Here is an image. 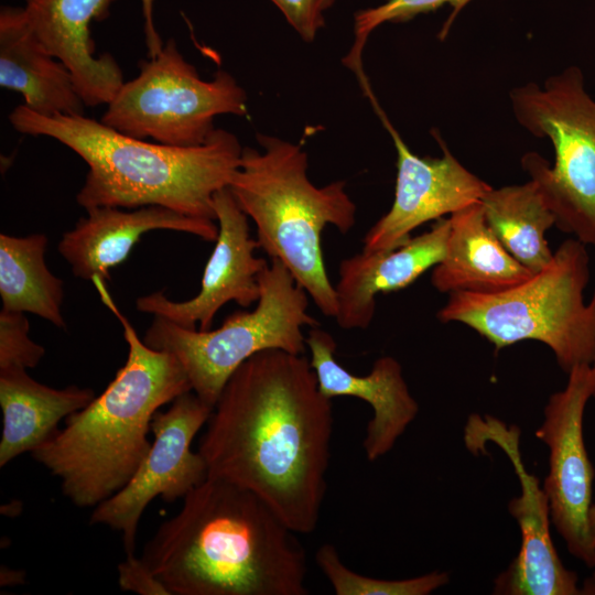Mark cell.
Returning <instances> with one entry per match:
<instances>
[{
  "instance_id": "3",
  "label": "cell",
  "mask_w": 595,
  "mask_h": 595,
  "mask_svg": "<svg viewBox=\"0 0 595 595\" xmlns=\"http://www.w3.org/2000/svg\"><path fill=\"white\" fill-rule=\"evenodd\" d=\"M9 121L21 133L60 141L87 163L76 195L86 210L156 205L216 220L214 194L229 186L242 151L235 134L217 128L205 143L183 148L147 142L84 115L42 116L23 104Z\"/></svg>"
},
{
  "instance_id": "4",
  "label": "cell",
  "mask_w": 595,
  "mask_h": 595,
  "mask_svg": "<svg viewBox=\"0 0 595 595\" xmlns=\"http://www.w3.org/2000/svg\"><path fill=\"white\" fill-rule=\"evenodd\" d=\"M95 286L122 325L127 360L102 393L68 415L63 429L31 452L80 508L96 507L126 486L151 447L148 433L155 412L192 390L178 359L149 347L105 283Z\"/></svg>"
},
{
  "instance_id": "17",
  "label": "cell",
  "mask_w": 595,
  "mask_h": 595,
  "mask_svg": "<svg viewBox=\"0 0 595 595\" xmlns=\"http://www.w3.org/2000/svg\"><path fill=\"white\" fill-rule=\"evenodd\" d=\"M116 0H25L29 23L44 47L71 72L86 106L108 105L123 85L119 64L95 55L90 23L108 15Z\"/></svg>"
},
{
  "instance_id": "7",
  "label": "cell",
  "mask_w": 595,
  "mask_h": 595,
  "mask_svg": "<svg viewBox=\"0 0 595 595\" xmlns=\"http://www.w3.org/2000/svg\"><path fill=\"white\" fill-rule=\"evenodd\" d=\"M516 120L554 149L551 166L528 152L521 166L555 217V226L591 246L595 256V100L583 72L569 66L543 85L527 83L509 93Z\"/></svg>"
},
{
  "instance_id": "11",
  "label": "cell",
  "mask_w": 595,
  "mask_h": 595,
  "mask_svg": "<svg viewBox=\"0 0 595 595\" xmlns=\"http://www.w3.org/2000/svg\"><path fill=\"white\" fill-rule=\"evenodd\" d=\"M563 390L552 393L536 436L549 448V473L542 488L551 521L569 552L587 567H595V543L588 524L594 468L584 436V411L595 398V368L582 364L569 371Z\"/></svg>"
},
{
  "instance_id": "32",
  "label": "cell",
  "mask_w": 595,
  "mask_h": 595,
  "mask_svg": "<svg viewBox=\"0 0 595 595\" xmlns=\"http://www.w3.org/2000/svg\"><path fill=\"white\" fill-rule=\"evenodd\" d=\"M592 365H593V366H594V368H595V356H594V359H593V363H592Z\"/></svg>"
},
{
  "instance_id": "20",
  "label": "cell",
  "mask_w": 595,
  "mask_h": 595,
  "mask_svg": "<svg viewBox=\"0 0 595 595\" xmlns=\"http://www.w3.org/2000/svg\"><path fill=\"white\" fill-rule=\"evenodd\" d=\"M448 220L445 253L431 274V283L439 292L496 293L533 274L491 231L480 202L453 213Z\"/></svg>"
},
{
  "instance_id": "26",
  "label": "cell",
  "mask_w": 595,
  "mask_h": 595,
  "mask_svg": "<svg viewBox=\"0 0 595 595\" xmlns=\"http://www.w3.org/2000/svg\"><path fill=\"white\" fill-rule=\"evenodd\" d=\"M30 324L24 313L0 312V369L34 368L45 354L42 345L29 336Z\"/></svg>"
},
{
  "instance_id": "27",
  "label": "cell",
  "mask_w": 595,
  "mask_h": 595,
  "mask_svg": "<svg viewBox=\"0 0 595 595\" xmlns=\"http://www.w3.org/2000/svg\"><path fill=\"white\" fill-rule=\"evenodd\" d=\"M305 42H312L324 26L320 0H271Z\"/></svg>"
},
{
  "instance_id": "18",
  "label": "cell",
  "mask_w": 595,
  "mask_h": 595,
  "mask_svg": "<svg viewBox=\"0 0 595 595\" xmlns=\"http://www.w3.org/2000/svg\"><path fill=\"white\" fill-rule=\"evenodd\" d=\"M448 218L403 245L381 251L364 250L343 259L335 288L337 325L344 329L367 328L376 312V296L396 292L415 282L444 257Z\"/></svg>"
},
{
  "instance_id": "12",
  "label": "cell",
  "mask_w": 595,
  "mask_h": 595,
  "mask_svg": "<svg viewBox=\"0 0 595 595\" xmlns=\"http://www.w3.org/2000/svg\"><path fill=\"white\" fill-rule=\"evenodd\" d=\"M520 430L491 416L472 414L465 425L467 448L477 453L488 442L507 455L520 483V495L508 504L520 530V548L509 566L494 581L499 595H577V574L559 558L550 533V507L539 479L530 474L520 452Z\"/></svg>"
},
{
  "instance_id": "6",
  "label": "cell",
  "mask_w": 595,
  "mask_h": 595,
  "mask_svg": "<svg viewBox=\"0 0 595 595\" xmlns=\"http://www.w3.org/2000/svg\"><path fill=\"white\" fill-rule=\"evenodd\" d=\"M589 278L587 246L569 238L526 281L496 293H450L436 317L470 327L496 353L519 342H540L569 374L595 356V291L589 302L584 299Z\"/></svg>"
},
{
  "instance_id": "14",
  "label": "cell",
  "mask_w": 595,
  "mask_h": 595,
  "mask_svg": "<svg viewBox=\"0 0 595 595\" xmlns=\"http://www.w3.org/2000/svg\"><path fill=\"white\" fill-rule=\"evenodd\" d=\"M218 236L205 266L201 290L194 298L176 302L163 290L136 300L138 311L164 317L186 328L208 331L215 315L228 302L248 307L258 302V275L267 260L255 256L259 248L250 237L248 216L237 204L229 187L213 198Z\"/></svg>"
},
{
  "instance_id": "25",
  "label": "cell",
  "mask_w": 595,
  "mask_h": 595,
  "mask_svg": "<svg viewBox=\"0 0 595 595\" xmlns=\"http://www.w3.org/2000/svg\"><path fill=\"white\" fill-rule=\"evenodd\" d=\"M472 0H386L383 3L359 10L354 17V42L348 54L343 58L346 67L351 69L357 78L366 74L363 69V51L371 32L383 23L407 22L419 14L429 13L450 4L451 13L440 30L439 39L444 41L461 11Z\"/></svg>"
},
{
  "instance_id": "10",
  "label": "cell",
  "mask_w": 595,
  "mask_h": 595,
  "mask_svg": "<svg viewBox=\"0 0 595 595\" xmlns=\"http://www.w3.org/2000/svg\"><path fill=\"white\" fill-rule=\"evenodd\" d=\"M213 409L191 390L166 411H156L151 422L154 440L140 466L125 487L94 507L90 524L121 532L127 556L134 555L139 521L152 499H183L207 478L206 463L191 445Z\"/></svg>"
},
{
  "instance_id": "33",
  "label": "cell",
  "mask_w": 595,
  "mask_h": 595,
  "mask_svg": "<svg viewBox=\"0 0 595 595\" xmlns=\"http://www.w3.org/2000/svg\"><path fill=\"white\" fill-rule=\"evenodd\" d=\"M593 583L595 584V572H594V575H593Z\"/></svg>"
},
{
  "instance_id": "22",
  "label": "cell",
  "mask_w": 595,
  "mask_h": 595,
  "mask_svg": "<svg viewBox=\"0 0 595 595\" xmlns=\"http://www.w3.org/2000/svg\"><path fill=\"white\" fill-rule=\"evenodd\" d=\"M485 219L507 251L533 274L553 258L547 231L555 217L537 184L491 187L480 199Z\"/></svg>"
},
{
  "instance_id": "31",
  "label": "cell",
  "mask_w": 595,
  "mask_h": 595,
  "mask_svg": "<svg viewBox=\"0 0 595 595\" xmlns=\"http://www.w3.org/2000/svg\"><path fill=\"white\" fill-rule=\"evenodd\" d=\"M333 3H334V0H320V7H321L323 12L326 9H328Z\"/></svg>"
},
{
  "instance_id": "29",
  "label": "cell",
  "mask_w": 595,
  "mask_h": 595,
  "mask_svg": "<svg viewBox=\"0 0 595 595\" xmlns=\"http://www.w3.org/2000/svg\"><path fill=\"white\" fill-rule=\"evenodd\" d=\"M143 14V31L145 36V44L148 48L149 57L156 56L164 46L160 34L158 33L154 19H153V6L154 0H140Z\"/></svg>"
},
{
  "instance_id": "13",
  "label": "cell",
  "mask_w": 595,
  "mask_h": 595,
  "mask_svg": "<svg viewBox=\"0 0 595 595\" xmlns=\"http://www.w3.org/2000/svg\"><path fill=\"white\" fill-rule=\"evenodd\" d=\"M366 96L393 141L397 178L392 205L366 232L364 250H390L407 242L421 225L480 202L491 186L453 155L437 130L431 132L442 155L414 154L388 119L374 91Z\"/></svg>"
},
{
  "instance_id": "24",
  "label": "cell",
  "mask_w": 595,
  "mask_h": 595,
  "mask_svg": "<svg viewBox=\"0 0 595 595\" xmlns=\"http://www.w3.org/2000/svg\"><path fill=\"white\" fill-rule=\"evenodd\" d=\"M315 562L336 595H429L450 582L447 572H431L404 580H382L349 569L332 543L322 544Z\"/></svg>"
},
{
  "instance_id": "8",
  "label": "cell",
  "mask_w": 595,
  "mask_h": 595,
  "mask_svg": "<svg viewBox=\"0 0 595 595\" xmlns=\"http://www.w3.org/2000/svg\"><path fill=\"white\" fill-rule=\"evenodd\" d=\"M260 294L252 311H236L216 329L199 331L154 316L143 342L173 354L192 390L214 408L234 371L253 355L281 349L303 355L304 326H318L309 312V294L288 268L271 259L258 275Z\"/></svg>"
},
{
  "instance_id": "9",
  "label": "cell",
  "mask_w": 595,
  "mask_h": 595,
  "mask_svg": "<svg viewBox=\"0 0 595 595\" xmlns=\"http://www.w3.org/2000/svg\"><path fill=\"white\" fill-rule=\"evenodd\" d=\"M223 113L246 115V91L226 71L203 80L170 39L123 83L100 121L127 136L187 148L205 143Z\"/></svg>"
},
{
  "instance_id": "15",
  "label": "cell",
  "mask_w": 595,
  "mask_h": 595,
  "mask_svg": "<svg viewBox=\"0 0 595 595\" xmlns=\"http://www.w3.org/2000/svg\"><path fill=\"white\" fill-rule=\"evenodd\" d=\"M305 343L318 389L326 398L354 397L371 407L363 441L366 458L375 462L389 453L419 412L400 363L383 356L375 360L368 375L358 376L337 361L336 342L328 332L311 327Z\"/></svg>"
},
{
  "instance_id": "16",
  "label": "cell",
  "mask_w": 595,
  "mask_h": 595,
  "mask_svg": "<svg viewBox=\"0 0 595 595\" xmlns=\"http://www.w3.org/2000/svg\"><path fill=\"white\" fill-rule=\"evenodd\" d=\"M86 212L87 216L63 235L57 249L75 277L93 283L111 280L110 270L125 262L134 245L151 230L186 232L207 241H215L218 236L215 220L191 217L163 206L128 210L99 206Z\"/></svg>"
},
{
  "instance_id": "30",
  "label": "cell",
  "mask_w": 595,
  "mask_h": 595,
  "mask_svg": "<svg viewBox=\"0 0 595 595\" xmlns=\"http://www.w3.org/2000/svg\"><path fill=\"white\" fill-rule=\"evenodd\" d=\"M588 524H589V530H591L592 538H593L594 543H595V502L592 504V506L589 508Z\"/></svg>"
},
{
  "instance_id": "21",
  "label": "cell",
  "mask_w": 595,
  "mask_h": 595,
  "mask_svg": "<svg viewBox=\"0 0 595 595\" xmlns=\"http://www.w3.org/2000/svg\"><path fill=\"white\" fill-rule=\"evenodd\" d=\"M95 397L91 388L72 385L56 389L37 382L26 369H0V466L45 443L58 431L62 420L88 405Z\"/></svg>"
},
{
  "instance_id": "2",
  "label": "cell",
  "mask_w": 595,
  "mask_h": 595,
  "mask_svg": "<svg viewBox=\"0 0 595 595\" xmlns=\"http://www.w3.org/2000/svg\"><path fill=\"white\" fill-rule=\"evenodd\" d=\"M296 534L253 493L207 476L141 558L170 595H307Z\"/></svg>"
},
{
  "instance_id": "28",
  "label": "cell",
  "mask_w": 595,
  "mask_h": 595,
  "mask_svg": "<svg viewBox=\"0 0 595 595\" xmlns=\"http://www.w3.org/2000/svg\"><path fill=\"white\" fill-rule=\"evenodd\" d=\"M118 583L122 591L139 595H170L141 556H126L118 564Z\"/></svg>"
},
{
  "instance_id": "23",
  "label": "cell",
  "mask_w": 595,
  "mask_h": 595,
  "mask_svg": "<svg viewBox=\"0 0 595 595\" xmlns=\"http://www.w3.org/2000/svg\"><path fill=\"white\" fill-rule=\"evenodd\" d=\"M48 239L44 234H0V296L2 309L32 313L58 328H66L62 315L64 286L45 263Z\"/></svg>"
},
{
  "instance_id": "5",
  "label": "cell",
  "mask_w": 595,
  "mask_h": 595,
  "mask_svg": "<svg viewBox=\"0 0 595 595\" xmlns=\"http://www.w3.org/2000/svg\"><path fill=\"white\" fill-rule=\"evenodd\" d=\"M262 147L242 148L229 190L252 219L257 241L282 262L327 317H336L335 288L325 268L322 234L332 225L342 234L356 221V205L344 181L315 186L307 176V153L300 144L257 134Z\"/></svg>"
},
{
  "instance_id": "1",
  "label": "cell",
  "mask_w": 595,
  "mask_h": 595,
  "mask_svg": "<svg viewBox=\"0 0 595 595\" xmlns=\"http://www.w3.org/2000/svg\"><path fill=\"white\" fill-rule=\"evenodd\" d=\"M334 415L311 363L262 350L229 377L199 440L208 477L258 496L294 532L316 530Z\"/></svg>"
},
{
  "instance_id": "19",
  "label": "cell",
  "mask_w": 595,
  "mask_h": 595,
  "mask_svg": "<svg viewBox=\"0 0 595 595\" xmlns=\"http://www.w3.org/2000/svg\"><path fill=\"white\" fill-rule=\"evenodd\" d=\"M0 86L22 95L23 105L42 116L84 115L71 72L40 42L24 8H1Z\"/></svg>"
}]
</instances>
